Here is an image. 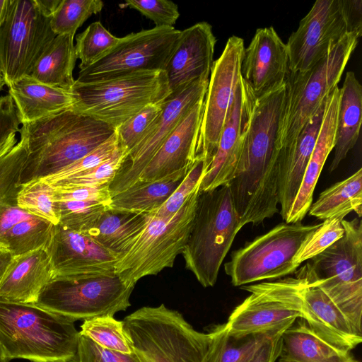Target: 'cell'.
I'll use <instances>...</instances> for the list:
<instances>
[{
  "label": "cell",
  "instance_id": "obj_1",
  "mask_svg": "<svg viewBox=\"0 0 362 362\" xmlns=\"http://www.w3.org/2000/svg\"><path fill=\"white\" fill-rule=\"evenodd\" d=\"M19 132L28 151L21 177L25 184L81 159L110 138L115 129L72 107L22 124Z\"/></svg>",
  "mask_w": 362,
  "mask_h": 362
},
{
  "label": "cell",
  "instance_id": "obj_2",
  "mask_svg": "<svg viewBox=\"0 0 362 362\" xmlns=\"http://www.w3.org/2000/svg\"><path fill=\"white\" fill-rule=\"evenodd\" d=\"M79 335L66 317L0 297V346L10 361L73 362Z\"/></svg>",
  "mask_w": 362,
  "mask_h": 362
},
{
  "label": "cell",
  "instance_id": "obj_3",
  "mask_svg": "<svg viewBox=\"0 0 362 362\" xmlns=\"http://www.w3.org/2000/svg\"><path fill=\"white\" fill-rule=\"evenodd\" d=\"M243 228L228 185L199 192L192 226L182 252L187 269L212 287L235 235Z\"/></svg>",
  "mask_w": 362,
  "mask_h": 362
},
{
  "label": "cell",
  "instance_id": "obj_4",
  "mask_svg": "<svg viewBox=\"0 0 362 362\" xmlns=\"http://www.w3.org/2000/svg\"><path fill=\"white\" fill-rule=\"evenodd\" d=\"M361 37L349 33L335 44L316 65L304 72H291L286 79V95L279 131V152L290 147L338 86L345 67Z\"/></svg>",
  "mask_w": 362,
  "mask_h": 362
},
{
  "label": "cell",
  "instance_id": "obj_5",
  "mask_svg": "<svg viewBox=\"0 0 362 362\" xmlns=\"http://www.w3.org/2000/svg\"><path fill=\"white\" fill-rule=\"evenodd\" d=\"M341 223L343 236L298 270L362 333V223L360 218Z\"/></svg>",
  "mask_w": 362,
  "mask_h": 362
},
{
  "label": "cell",
  "instance_id": "obj_6",
  "mask_svg": "<svg viewBox=\"0 0 362 362\" xmlns=\"http://www.w3.org/2000/svg\"><path fill=\"white\" fill-rule=\"evenodd\" d=\"M71 90L75 99L73 109L115 129L170 94L165 71H144L95 82L75 80Z\"/></svg>",
  "mask_w": 362,
  "mask_h": 362
},
{
  "label": "cell",
  "instance_id": "obj_7",
  "mask_svg": "<svg viewBox=\"0 0 362 362\" xmlns=\"http://www.w3.org/2000/svg\"><path fill=\"white\" fill-rule=\"evenodd\" d=\"M122 321L136 349L151 362H206L208 333L164 304L142 307Z\"/></svg>",
  "mask_w": 362,
  "mask_h": 362
},
{
  "label": "cell",
  "instance_id": "obj_8",
  "mask_svg": "<svg viewBox=\"0 0 362 362\" xmlns=\"http://www.w3.org/2000/svg\"><path fill=\"white\" fill-rule=\"evenodd\" d=\"M199 192L200 187L172 216L160 218L149 214L144 229L117 260L115 273L127 284L136 285L143 277L173 267L189 235Z\"/></svg>",
  "mask_w": 362,
  "mask_h": 362
},
{
  "label": "cell",
  "instance_id": "obj_9",
  "mask_svg": "<svg viewBox=\"0 0 362 362\" xmlns=\"http://www.w3.org/2000/svg\"><path fill=\"white\" fill-rule=\"evenodd\" d=\"M320 223H281L267 233L233 251L225 263L226 274L235 286L281 278L296 272V257Z\"/></svg>",
  "mask_w": 362,
  "mask_h": 362
},
{
  "label": "cell",
  "instance_id": "obj_10",
  "mask_svg": "<svg viewBox=\"0 0 362 362\" xmlns=\"http://www.w3.org/2000/svg\"><path fill=\"white\" fill-rule=\"evenodd\" d=\"M135 285L111 274L54 277L35 303L74 322L126 310Z\"/></svg>",
  "mask_w": 362,
  "mask_h": 362
},
{
  "label": "cell",
  "instance_id": "obj_11",
  "mask_svg": "<svg viewBox=\"0 0 362 362\" xmlns=\"http://www.w3.org/2000/svg\"><path fill=\"white\" fill-rule=\"evenodd\" d=\"M304 280L296 274L278 281L241 287L250 294L230 313L224 323L228 334L242 338L288 329L303 317Z\"/></svg>",
  "mask_w": 362,
  "mask_h": 362
},
{
  "label": "cell",
  "instance_id": "obj_12",
  "mask_svg": "<svg viewBox=\"0 0 362 362\" xmlns=\"http://www.w3.org/2000/svg\"><path fill=\"white\" fill-rule=\"evenodd\" d=\"M174 27H154L119 37L99 59L79 71L80 83L107 80L144 71H165L181 37Z\"/></svg>",
  "mask_w": 362,
  "mask_h": 362
},
{
  "label": "cell",
  "instance_id": "obj_13",
  "mask_svg": "<svg viewBox=\"0 0 362 362\" xmlns=\"http://www.w3.org/2000/svg\"><path fill=\"white\" fill-rule=\"evenodd\" d=\"M50 19L41 13L34 0H10L6 19L0 27V64L8 87L30 74L56 37Z\"/></svg>",
  "mask_w": 362,
  "mask_h": 362
},
{
  "label": "cell",
  "instance_id": "obj_14",
  "mask_svg": "<svg viewBox=\"0 0 362 362\" xmlns=\"http://www.w3.org/2000/svg\"><path fill=\"white\" fill-rule=\"evenodd\" d=\"M245 48L243 38L229 37L211 69L195 151L196 160H204L206 169L216 153L233 100Z\"/></svg>",
  "mask_w": 362,
  "mask_h": 362
},
{
  "label": "cell",
  "instance_id": "obj_15",
  "mask_svg": "<svg viewBox=\"0 0 362 362\" xmlns=\"http://www.w3.org/2000/svg\"><path fill=\"white\" fill-rule=\"evenodd\" d=\"M349 33L346 0H317L286 43L289 71L310 69Z\"/></svg>",
  "mask_w": 362,
  "mask_h": 362
},
{
  "label": "cell",
  "instance_id": "obj_16",
  "mask_svg": "<svg viewBox=\"0 0 362 362\" xmlns=\"http://www.w3.org/2000/svg\"><path fill=\"white\" fill-rule=\"evenodd\" d=\"M209 79L197 81L182 90L170 93L163 110L144 140L131 152L113 181L112 196L134 185L156 151L206 93Z\"/></svg>",
  "mask_w": 362,
  "mask_h": 362
},
{
  "label": "cell",
  "instance_id": "obj_17",
  "mask_svg": "<svg viewBox=\"0 0 362 362\" xmlns=\"http://www.w3.org/2000/svg\"><path fill=\"white\" fill-rule=\"evenodd\" d=\"M256 98L241 75L218 146L200 182V191L228 185L235 174Z\"/></svg>",
  "mask_w": 362,
  "mask_h": 362
},
{
  "label": "cell",
  "instance_id": "obj_18",
  "mask_svg": "<svg viewBox=\"0 0 362 362\" xmlns=\"http://www.w3.org/2000/svg\"><path fill=\"white\" fill-rule=\"evenodd\" d=\"M46 250L53 278L115 273L116 257L88 234L68 229L59 223L54 226Z\"/></svg>",
  "mask_w": 362,
  "mask_h": 362
},
{
  "label": "cell",
  "instance_id": "obj_19",
  "mask_svg": "<svg viewBox=\"0 0 362 362\" xmlns=\"http://www.w3.org/2000/svg\"><path fill=\"white\" fill-rule=\"evenodd\" d=\"M288 72L286 43L272 26L257 29L245 48L240 72L255 98L285 85Z\"/></svg>",
  "mask_w": 362,
  "mask_h": 362
},
{
  "label": "cell",
  "instance_id": "obj_20",
  "mask_svg": "<svg viewBox=\"0 0 362 362\" xmlns=\"http://www.w3.org/2000/svg\"><path fill=\"white\" fill-rule=\"evenodd\" d=\"M216 37L211 25L197 23L182 30L180 40L165 69L170 93L202 79H209Z\"/></svg>",
  "mask_w": 362,
  "mask_h": 362
},
{
  "label": "cell",
  "instance_id": "obj_21",
  "mask_svg": "<svg viewBox=\"0 0 362 362\" xmlns=\"http://www.w3.org/2000/svg\"><path fill=\"white\" fill-rule=\"evenodd\" d=\"M199 100L163 143L137 182L185 176L196 160L195 151L204 106Z\"/></svg>",
  "mask_w": 362,
  "mask_h": 362
},
{
  "label": "cell",
  "instance_id": "obj_22",
  "mask_svg": "<svg viewBox=\"0 0 362 362\" xmlns=\"http://www.w3.org/2000/svg\"><path fill=\"white\" fill-rule=\"evenodd\" d=\"M302 277L303 319L318 337L338 348L351 351L362 341L360 333L327 295L299 270Z\"/></svg>",
  "mask_w": 362,
  "mask_h": 362
},
{
  "label": "cell",
  "instance_id": "obj_23",
  "mask_svg": "<svg viewBox=\"0 0 362 362\" xmlns=\"http://www.w3.org/2000/svg\"><path fill=\"white\" fill-rule=\"evenodd\" d=\"M327 100V99H326ZM326 101L293 144L279 153L278 195L281 216L286 220L300 189L323 120Z\"/></svg>",
  "mask_w": 362,
  "mask_h": 362
},
{
  "label": "cell",
  "instance_id": "obj_24",
  "mask_svg": "<svg viewBox=\"0 0 362 362\" xmlns=\"http://www.w3.org/2000/svg\"><path fill=\"white\" fill-rule=\"evenodd\" d=\"M339 96L340 89L337 86L327 98L318 136L286 223L300 222L312 204L316 184L326 160L334 147Z\"/></svg>",
  "mask_w": 362,
  "mask_h": 362
},
{
  "label": "cell",
  "instance_id": "obj_25",
  "mask_svg": "<svg viewBox=\"0 0 362 362\" xmlns=\"http://www.w3.org/2000/svg\"><path fill=\"white\" fill-rule=\"evenodd\" d=\"M52 278L51 260L46 248L14 257L0 287V297L15 302L35 303Z\"/></svg>",
  "mask_w": 362,
  "mask_h": 362
},
{
  "label": "cell",
  "instance_id": "obj_26",
  "mask_svg": "<svg viewBox=\"0 0 362 362\" xmlns=\"http://www.w3.org/2000/svg\"><path fill=\"white\" fill-rule=\"evenodd\" d=\"M21 124L32 122L72 108L71 90L37 81L25 76L8 86Z\"/></svg>",
  "mask_w": 362,
  "mask_h": 362
},
{
  "label": "cell",
  "instance_id": "obj_27",
  "mask_svg": "<svg viewBox=\"0 0 362 362\" xmlns=\"http://www.w3.org/2000/svg\"><path fill=\"white\" fill-rule=\"evenodd\" d=\"M279 362H358L350 351L327 342L301 318L282 334Z\"/></svg>",
  "mask_w": 362,
  "mask_h": 362
},
{
  "label": "cell",
  "instance_id": "obj_28",
  "mask_svg": "<svg viewBox=\"0 0 362 362\" xmlns=\"http://www.w3.org/2000/svg\"><path fill=\"white\" fill-rule=\"evenodd\" d=\"M339 89L334 153L329 172L338 168L356 144L362 119V87L353 71L346 72Z\"/></svg>",
  "mask_w": 362,
  "mask_h": 362
},
{
  "label": "cell",
  "instance_id": "obj_29",
  "mask_svg": "<svg viewBox=\"0 0 362 362\" xmlns=\"http://www.w3.org/2000/svg\"><path fill=\"white\" fill-rule=\"evenodd\" d=\"M148 218L149 214L107 209L87 234L118 260L128 252Z\"/></svg>",
  "mask_w": 362,
  "mask_h": 362
},
{
  "label": "cell",
  "instance_id": "obj_30",
  "mask_svg": "<svg viewBox=\"0 0 362 362\" xmlns=\"http://www.w3.org/2000/svg\"><path fill=\"white\" fill-rule=\"evenodd\" d=\"M27 157L26 147L19 140L0 158V237L16 223L33 217L17 204L22 186L21 173Z\"/></svg>",
  "mask_w": 362,
  "mask_h": 362
},
{
  "label": "cell",
  "instance_id": "obj_31",
  "mask_svg": "<svg viewBox=\"0 0 362 362\" xmlns=\"http://www.w3.org/2000/svg\"><path fill=\"white\" fill-rule=\"evenodd\" d=\"M74 37L56 35L35 62L30 76L42 83L71 90L77 59Z\"/></svg>",
  "mask_w": 362,
  "mask_h": 362
},
{
  "label": "cell",
  "instance_id": "obj_32",
  "mask_svg": "<svg viewBox=\"0 0 362 362\" xmlns=\"http://www.w3.org/2000/svg\"><path fill=\"white\" fill-rule=\"evenodd\" d=\"M362 216V169L321 192L308 213L319 220L344 218L351 212Z\"/></svg>",
  "mask_w": 362,
  "mask_h": 362
},
{
  "label": "cell",
  "instance_id": "obj_33",
  "mask_svg": "<svg viewBox=\"0 0 362 362\" xmlns=\"http://www.w3.org/2000/svg\"><path fill=\"white\" fill-rule=\"evenodd\" d=\"M185 176L153 182H137L112 196L109 209L128 213H153L169 198Z\"/></svg>",
  "mask_w": 362,
  "mask_h": 362
},
{
  "label": "cell",
  "instance_id": "obj_34",
  "mask_svg": "<svg viewBox=\"0 0 362 362\" xmlns=\"http://www.w3.org/2000/svg\"><path fill=\"white\" fill-rule=\"evenodd\" d=\"M279 330L233 338L228 334L224 324L215 325L207 332L206 362H248L262 344Z\"/></svg>",
  "mask_w": 362,
  "mask_h": 362
},
{
  "label": "cell",
  "instance_id": "obj_35",
  "mask_svg": "<svg viewBox=\"0 0 362 362\" xmlns=\"http://www.w3.org/2000/svg\"><path fill=\"white\" fill-rule=\"evenodd\" d=\"M54 226L35 216L21 221L0 237V247L8 250L13 257L46 248Z\"/></svg>",
  "mask_w": 362,
  "mask_h": 362
},
{
  "label": "cell",
  "instance_id": "obj_36",
  "mask_svg": "<svg viewBox=\"0 0 362 362\" xmlns=\"http://www.w3.org/2000/svg\"><path fill=\"white\" fill-rule=\"evenodd\" d=\"M80 334L108 350L130 354L136 351L123 321L112 316H103L83 320Z\"/></svg>",
  "mask_w": 362,
  "mask_h": 362
},
{
  "label": "cell",
  "instance_id": "obj_37",
  "mask_svg": "<svg viewBox=\"0 0 362 362\" xmlns=\"http://www.w3.org/2000/svg\"><path fill=\"white\" fill-rule=\"evenodd\" d=\"M17 204L19 208L33 216L53 225L59 223L52 187L41 180L22 184L17 197Z\"/></svg>",
  "mask_w": 362,
  "mask_h": 362
},
{
  "label": "cell",
  "instance_id": "obj_38",
  "mask_svg": "<svg viewBox=\"0 0 362 362\" xmlns=\"http://www.w3.org/2000/svg\"><path fill=\"white\" fill-rule=\"evenodd\" d=\"M104 6L100 0H62L50 19V25L56 35L74 36L76 30L93 14L100 13Z\"/></svg>",
  "mask_w": 362,
  "mask_h": 362
},
{
  "label": "cell",
  "instance_id": "obj_39",
  "mask_svg": "<svg viewBox=\"0 0 362 362\" xmlns=\"http://www.w3.org/2000/svg\"><path fill=\"white\" fill-rule=\"evenodd\" d=\"M59 224L87 234L102 214L109 209V204L98 201L56 202Z\"/></svg>",
  "mask_w": 362,
  "mask_h": 362
},
{
  "label": "cell",
  "instance_id": "obj_40",
  "mask_svg": "<svg viewBox=\"0 0 362 362\" xmlns=\"http://www.w3.org/2000/svg\"><path fill=\"white\" fill-rule=\"evenodd\" d=\"M119 37L110 33L100 21L89 25L76 36L75 50L79 59L80 70L83 69L99 59L119 41Z\"/></svg>",
  "mask_w": 362,
  "mask_h": 362
},
{
  "label": "cell",
  "instance_id": "obj_41",
  "mask_svg": "<svg viewBox=\"0 0 362 362\" xmlns=\"http://www.w3.org/2000/svg\"><path fill=\"white\" fill-rule=\"evenodd\" d=\"M128 156L129 151L120 144L115 153L100 165L49 185L64 187L110 185Z\"/></svg>",
  "mask_w": 362,
  "mask_h": 362
},
{
  "label": "cell",
  "instance_id": "obj_42",
  "mask_svg": "<svg viewBox=\"0 0 362 362\" xmlns=\"http://www.w3.org/2000/svg\"><path fill=\"white\" fill-rule=\"evenodd\" d=\"M164 100L146 106L115 129L120 144L129 151V154L148 135L163 110Z\"/></svg>",
  "mask_w": 362,
  "mask_h": 362
},
{
  "label": "cell",
  "instance_id": "obj_43",
  "mask_svg": "<svg viewBox=\"0 0 362 362\" xmlns=\"http://www.w3.org/2000/svg\"><path fill=\"white\" fill-rule=\"evenodd\" d=\"M206 170L205 161L202 159L196 160L169 198L157 211L151 214L160 218H165L175 214L190 195L200 187V182Z\"/></svg>",
  "mask_w": 362,
  "mask_h": 362
},
{
  "label": "cell",
  "instance_id": "obj_44",
  "mask_svg": "<svg viewBox=\"0 0 362 362\" xmlns=\"http://www.w3.org/2000/svg\"><path fill=\"white\" fill-rule=\"evenodd\" d=\"M342 220L341 218H332L323 221L298 252L296 264L300 266L340 239L344 233Z\"/></svg>",
  "mask_w": 362,
  "mask_h": 362
},
{
  "label": "cell",
  "instance_id": "obj_45",
  "mask_svg": "<svg viewBox=\"0 0 362 362\" xmlns=\"http://www.w3.org/2000/svg\"><path fill=\"white\" fill-rule=\"evenodd\" d=\"M119 145L120 142L115 132L105 142L81 159L65 167L52 175L38 180H41L48 185H52L78 175L107 160L115 153Z\"/></svg>",
  "mask_w": 362,
  "mask_h": 362
},
{
  "label": "cell",
  "instance_id": "obj_46",
  "mask_svg": "<svg viewBox=\"0 0 362 362\" xmlns=\"http://www.w3.org/2000/svg\"><path fill=\"white\" fill-rule=\"evenodd\" d=\"M73 362H151V361L137 349L132 354H122L103 348L80 334Z\"/></svg>",
  "mask_w": 362,
  "mask_h": 362
},
{
  "label": "cell",
  "instance_id": "obj_47",
  "mask_svg": "<svg viewBox=\"0 0 362 362\" xmlns=\"http://www.w3.org/2000/svg\"><path fill=\"white\" fill-rule=\"evenodd\" d=\"M119 7L139 11L156 27H173L180 16L177 5L168 0H129Z\"/></svg>",
  "mask_w": 362,
  "mask_h": 362
},
{
  "label": "cell",
  "instance_id": "obj_48",
  "mask_svg": "<svg viewBox=\"0 0 362 362\" xmlns=\"http://www.w3.org/2000/svg\"><path fill=\"white\" fill-rule=\"evenodd\" d=\"M51 187L55 202L98 201L109 204L112 198L109 185L99 187Z\"/></svg>",
  "mask_w": 362,
  "mask_h": 362
},
{
  "label": "cell",
  "instance_id": "obj_49",
  "mask_svg": "<svg viewBox=\"0 0 362 362\" xmlns=\"http://www.w3.org/2000/svg\"><path fill=\"white\" fill-rule=\"evenodd\" d=\"M287 329L274 332L259 347L248 362H276L282 345V334Z\"/></svg>",
  "mask_w": 362,
  "mask_h": 362
},
{
  "label": "cell",
  "instance_id": "obj_50",
  "mask_svg": "<svg viewBox=\"0 0 362 362\" xmlns=\"http://www.w3.org/2000/svg\"><path fill=\"white\" fill-rule=\"evenodd\" d=\"M41 13L51 18L58 8L62 0H34Z\"/></svg>",
  "mask_w": 362,
  "mask_h": 362
},
{
  "label": "cell",
  "instance_id": "obj_51",
  "mask_svg": "<svg viewBox=\"0 0 362 362\" xmlns=\"http://www.w3.org/2000/svg\"><path fill=\"white\" fill-rule=\"evenodd\" d=\"M13 259V255L7 250H4L0 253V287L8 272Z\"/></svg>",
  "mask_w": 362,
  "mask_h": 362
},
{
  "label": "cell",
  "instance_id": "obj_52",
  "mask_svg": "<svg viewBox=\"0 0 362 362\" xmlns=\"http://www.w3.org/2000/svg\"><path fill=\"white\" fill-rule=\"evenodd\" d=\"M10 0H0V27L4 23L9 7Z\"/></svg>",
  "mask_w": 362,
  "mask_h": 362
},
{
  "label": "cell",
  "instance_id": "obj_53",
  "mask_svg": "<svg viewBox=\"0 0 362 362\" xmlns=\"http://www.w3.org/2000/svg\"><path fill=\"white\" fill-rule=\"evenodd\" d=\"M4 85H6V83H5V81H4V75H3V72H2L1 66V64H0V93H1Z\"/></svg>",
  "mask_w": 362,
  "mask_h": 362
},
{
  "label": "cell",
  "instance_id": "obj_54",
  "mask_svg": "<svg viewBox=\"0 0 362 362\" xmlns=\"http://www.w3.org/2000/svg\"><path fill=\"white\" fill-rule=\"evenodd\" d=\"M10 360L5 356L1 346H0V362H9Z\"/></svg>",
  "mask_w": 362,
  "mask_h": 362
},
{
  "label": "cell",
  "instance_id": "obj_55",
  "mask_svg": "<svg viewBox=\"0 0 362 362\" xmlns=\"http://www.w3.org/2000/svg\"><path fill=\"white\" fill-rule=\"evenodd\" d=\"M4 250H6V249H4V248H3V247H0V253H1Z\"/></svg>",
  "mask_w": 362,
  "mask_h": 362
}]
</instances>
